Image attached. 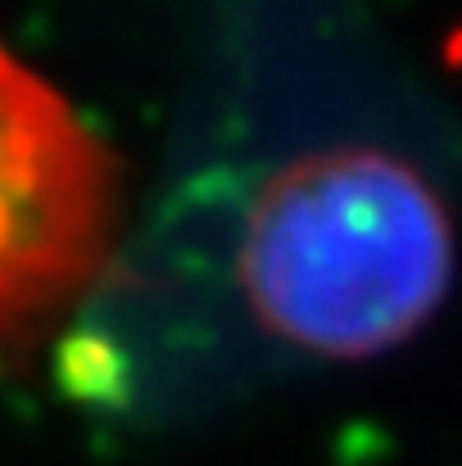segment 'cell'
<instances>
[{"label": "cell", "mask_w": 462, "mask_h": 466, "mask_svg": "<svg viewBox=\"0 0 462 466\" xmlns=\"http://www.w3.org/2000/svg\"><path fill=\"white\" fill-rule=\"evenodd\" d=\"M236 281L277 339L363 362L408 344L440 312L454 218L426 172L395 150H308L254 190Z\"/></svg>", "instance_id": "cell-1"}, {"label": "cell", "mask_w": 462, "mask_h": 466, "mask_svg": "<svg viewBox=\"0 0 462 466\" xmlns=\"http://www.w3.org/2000/svg\"><path fill=\"white\" fill-rule=\"evenodd\" d=\"M118 222L114 150L0 46V362L100 286Z\"/></svg>", "instance_id": "cell-2"}]
</instances>
